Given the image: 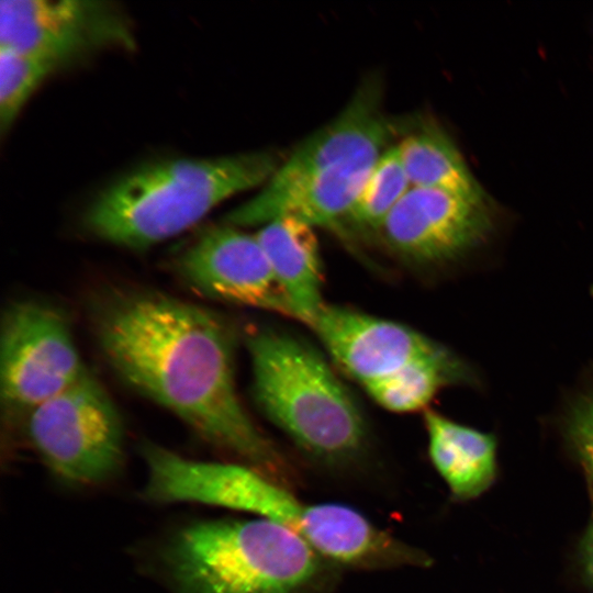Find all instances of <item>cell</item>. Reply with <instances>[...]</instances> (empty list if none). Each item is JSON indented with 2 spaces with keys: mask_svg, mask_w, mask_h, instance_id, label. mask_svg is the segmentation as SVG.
Listing matches in <instances>:
<instances>
[{
  "mask_svg": "<svg viewBox=\"0 0 593 593\" xmlns=\"http://www.w3.org/2000/svg\"><path fill=\"white\" fill-rule=\"evenodd\" d=\"M91 321L104 359L133 390L267 477L287 470L237 394L235 334L224 317L158 291L115 289L97 300Z\"/></svg>",
  "mask_w": 593,
  "mask_h": 593,
  "instance_id": "6da1fadb",
  "label": "cell"
},
{
  "mask_svg": "<svg viewBox=\"0 0 593 593\" xmlns=\"http://www.w3.org/2000/svg\"><path fill=\"white\" fill-rule=\"evenodd\" d=\"M144 500L157 504L200 503L253 513L302 538L328 562L379 570L423 567L427 556L370 523L351 507L306 504L244 463L200 461L144 443Z\"/></svg>",
  "mask_w": 593,
  "mask_h": 593,
  "instance_id": "7a4b0ae2",
  "label": "cell"
},
{
  "mask_svg": "<svg viewBox=\"0 0 593 593\" xmlns=\"http://www.w3.org/2000/svg\"><path fill=\"white\" fill-rule=\"evenodd\" d=\"M279 166L275 153L262 150L150 163L104 188L83 224L103 242L147 249L190 228L226 199L264 186Z\"/></svg>",
  "mask_w": 593,
  "mask_h": 593,
  "instance_id": "3957f363",
  "label": "cell"
},
{
  "mask_svg": "<svg viewBox=\"0 0 593 593\" xmlns=\"http://www.w3.org/2000/svg\"><path fill=\"white\" fill-rule=\"evenodd\" d=\"M159 563L175 593H318L328 562L273 522L203 519L172 532Z\"/></svg>",
  "mask_w": 593,
  "mask_h": 593,
  "instance_id": "277c9868",
  "label": "cell"
},
{
  "mask_svg": "<svg viewBox=\"0 0 593 593\" xmlns=\"http://www.w3.org/2000/svg\"><path fill=\"white\" fill-rule=\"evenodd\" d=\"M251 391L262 414L307 455L354 461L367 444L358 403L312 346L286 333L250 334Z\"/></svg>",
  "mask_w": 593,
  "mask_h": 593,
  "instance_id": "5b68a950",
  "label": "cell"
},
{
  "mask_svg": "<svg viewBox=\"0 0 593 593\" xmlns=\"http://www.w3.org/2000/svg\"><path fill=\"white\" fill-rule=\"evenodd\" d=\"M25 417L30 444L64 483L97 486L121 469L122 418L111 396L89 371Z\"/></svg>",
  "mask_w": 593,
  "mask_h": 593,
  "instance_id": "8992f818",
  "label": "cell"
},
{
  "mask_svg": "<svg viewBox=\"0 0 593 593\" xmlns=\"http://www.w3.org/2000/svg\"><path fill=\"white\" fill-rule=\"evenodd\" d=\"M87 372L58 309L34 300L10 305L0 338V395L9 413L26 416Z\"/></svg>",
  "mask_w": 593,
  "mask_h": 593,
  "instance_id": "52a82bcc",
  "label": "cell"
},
{
  "mask_svg": "<svg viewBox=\"0 0 593 593\" xmlns=\"http://www.w3.org/2000/svg\"><path fill=\"white\" fill-rule=\"evenodd\" d=\"M134 46L131 21L113 2H0V47L42 56L57 67L100 49Z\"/></svg>",
  "mask_w": 593,
  "mask_h": 593,
  "instance_id": "ba28073f",
  "label": "cell"
},
{
  "mask_svg": "<svg viewBox=\"0 0 593 593\" xmlns=\"http://www.w3.org/2000/svg\"><path fill=\"white\" fill-rule=\"evenodd\" d=\"M494 220L485 197L412 187L380 232L388 247L416 265L447 264L490 237Z\"/></svg>",
  "mask_w": 593,
  "mask_h": 593,
  "instance_id": "9c48e42d",
  "label": "cell"
},
{
  "mask_svg": "<svg viewBox=\"0 0 593 593\" xmlns=\"http://www.w3.org/2000/svg\"><path fill=\"white\" fill-rule=\"evenodd\" d=\"M176 271L201 295L294 318L256 235L239 227L205 230L176 259Z\"/></svg>",
  "mask_w": 593,
  "mask_h": 593,
  "instance_id": "30bf717a",
  "label": "cell"
},
{
  "mask_svg": "<svg viewBox=\"0 0 593 593\" xmlns=\"http://www.w3.org/2000/svg\"><path fill=\"white\" fill-rule=\"evenodd\" d=\"M310 327L335 362L363 388L443 347L406 325L326 303Z\"/></svg>",
  "mask_w": 593,
  "mask_h": 593,
  "instance_id": "8fae6325",
  "label": "cell"
},
{
  "mask_svg": "<svg viewBox=\"0 0 593 593\" xmlns=\"http://www.w3.org/2000/svg\"><path fill=\"white\" fill-rule=\"evenodd\" d=\"M382 89L367 79L345 109L301 142L266 182L282 184L322 170L377 157L390 147L395 123L382 111Z\"/></svg>",
  "mask_w": 593,
  "mask_h": 593,
  "instance_id": "7c38bea8",
  "label": "cell"
},
{
  "mask_svg": "<svg viewBox=\"0 0 593 593\" xmlns=\"http://www.w3.org/2000/svg\"><path fill=\"white\" fill-rule=\"evenodd\" d=\"M379 156L282 184L265 183L254 198L230 212L223 223L235 227L261 226L275 219L292 217L314 227L334 225L346 217Z\"/></svg>",
  "mask_w": 593,
  "mask_h": 593,
  "instance_id": "4fadbf2b",
  "label": "cell"
},
{
  "mask_svg": "<svg viewBox=\"0 0 593 593\" xmlns=\"http://www.w3.org/2000/svg\"><path fill=\"white\" fill-rule=\"evenodd\" d=\"M314 228L296 219L279 217L261 225L255 234L294 318L309 326L325 304L320 245Z\"/></svg>",
  "mask_w": 593,
  "mask_h": 593,
  "instance_id": "5bb4252c",
  "label": "cell"
},
{
  "mask_svg": "<svg viewBox=\"0 0 593 593\" xmlns=\"http://www.w3.org/2000/svg\"><path fill=\"white\" fill-rule=\"evenodd\" d=\"M425 425L430 460L451 493L468 500L485 491L496 470L494 436L434 411L426 412Z\"/></svg>",
  "mask_w": 593,
  "mask_h": 593,
  "instance_id": "9a60e30c",
  "label": "cell"
},
{
  "mask_svg": "<svg viewBox=\"0 0 593 593\" xmlns=\"http://www.w3.org/2000/svg\"><path fill=\"white\" fill-rule=\"evenodd\" d=\"M472 369L444 346L417 358L365 387L380 406L394 413L415 412L426 406L444 387L472 383Z\"/></svg>",
  "mask_w": 593,
  "mask_h": 593,
  "instance_id": "2e32d148",
  "label": "cell"
},
{
  "mask_svg": "<svg viewBox=\"0 0 593 593\" xmlns=\"http://www.w3.org/2000/svg\"><path fill=\"white\" fill-rule=\"evenodd\" d=\"M398 147L411 187L485 197L452 139L437 125L407 133Z\"/></svg>",
  "mask_w": 593,
  "mask_h": 593,
  "instance_id": "e0dca14e",
  "label": "cell"
},
{
  "mask_svg": "<svg viewBox=\"0 0 593 593\" xmlns=\"http://www.w3.org/2000/svg\"><path fill=\"white\" fill-rule=\"evenodd\" d=\"M411 188L398 144L391 145L377 158L344 220L360 228L380 231Z\"/></svg>",
  "mask_w": 593,
  "mask_h": 593,
  "instance_id": "ac0fdd59",
  "label": "cell"
},
{
  "mask_svg": "<svg viewBox=\"0 0 593 593\" xmlns=\"http://www.w3.org/2000/svg\"><path fill=\"white\" fill-rule=\"evenodd\" d=\"M58 67L49 59L0 47V126L5 133L43 80Z\"/></svg>",
  "mask_w": 593,
  "mask_h": 593,
  "instance_id": "d6986e66",
  "label": "cell"
},
{
  "mask_svg": "<svg viewBox=\"0 0 593 593\" xmlns=\"http://www.w3.org/2000/svg\"><path fill=\"white\" fill-rule=\"evenodd\" d=\"M563 438L593 485V385L577 392L561 417Z\"/></svg>",
  "mask_w": 593,
  "mask_h": 593,
  "instance_id": "ffe728a7",
  "label": "cell"
},
{
  "mask_svg": "<svg viewBox=\"0 0 593 593\" xmlns=\"http://www.w3.org/2000/svg\"><path fill=\"white\" fill-rule=\"evenodd\" d=\"M580 564L584 579L593 588V515L581 541Z\"/></svg>",
  "mask_w": 593,
  "mask_h": 593,
  "instance_id": "44dd1931",
  "label": "cell"
}]
</instances>
